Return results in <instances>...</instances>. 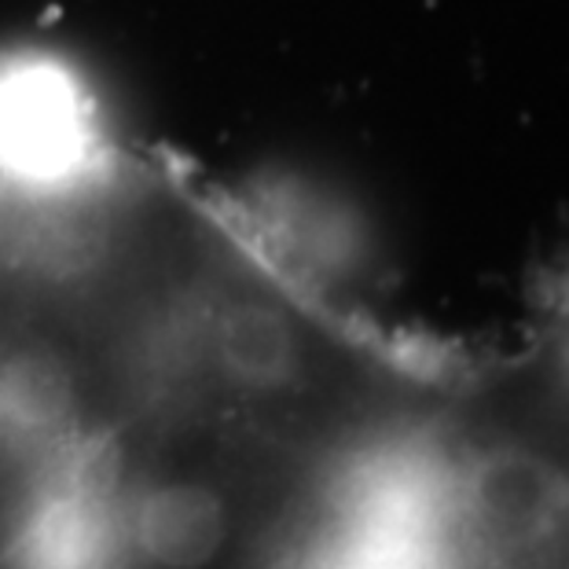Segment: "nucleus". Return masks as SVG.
Masks as SVG:
<instances>
[{
    "instance_id": "obj_2",
    "label": "nucleus",
    "mask_w": 569,
    "mask_h": 569,
    "mask_svg": "<svg viewBox=\"0 0 569 569\" xmlns=\"http://www.w3.org/2000/svg\"><path fill=\"white\" fill-rule=\"evenodd\" d=\"M206 353L239 393L283 397L309 382V342L290 309L258 295L221 298L206 317Z\"/></svg>"
},
{
    "instance_id": "obj_1",
    "label": "nucleus",
    "mask_w": 569,
    "mask_h": 569,
    "mask_svg": "<svg viewBox=\"0 0 569 569\" xmlns=\"http://www.w3.org/2000/svg\"><path fill=\"white\" fill-rule=\"evenodd\" d=\"M114 177V137L84 74L44 48L0 52V184L81 199Z\"/></svg>"
},
{
    "instance_id": "obj_3",
    "label": "nucleus",
    "mask_w": 569,
    "mask_h": 569,
    "mask_svg": "<svg viewBox=\"0 0 569 569\" xmlns=\"http://www.w3.org/2000/svg\"><path fill=\"white\" fill-rule=\"evenodd\" d=\"M129 543L159 569H206L232 532L224 496L202 481H159L122 507Z\"/></svg>"
},
{
    "instance_id": "obj_4",
    "label": "nucleus",
    "mask_w": 569,
    "mask_h": 569,
    "mask_svg": "<svg viewBox=\"0 0 569 569\" xmlns=\"http://www.w3.org/2000/svg\"><path fill=\"white\" fill-rule=\"evenodd\" d=\"M74 386L63 365L44 353L0 360V441L52 445L67 430Z\"/></svg>"
}]
</instances>
